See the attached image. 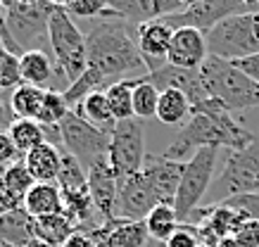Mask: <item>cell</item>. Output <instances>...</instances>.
<instances>
[{
  "mask_svg": "<svg viewBox=\"0 0 259 247\" xmlns=\"http://www.w3.org/2000/svg\"><path fill=\"white\" fill-rule=\"evenodd\" d=\"M86 69L112 83L128 72L143 69L148 74L138 50V26L121 19H105L86 33Z\"/></svg>",
  "mask_w": 259,
  "mask_h": 247,
  "instance_id": "1",
  "label": "cell"
},
{
  "mask_svg": "<svg viewBox=\"0 0 259 247\" xmlns=\"http://www.w3.org/2000/svg\"><path fill=\"white\" fill-rule=\"evenodd\" d=\"M257 133H252L231 114L228 110H212L190 114V119L183 124L181 133L176 136L164 157L174 162H188L197 150L202 147H228L231 152H240L254 143Z\"/></svg>",
  "mask_w": 259,
  "mask_h": 247,
  "instance_id": "2",
  "label": "cell"
},
{
  "mask_svg": "<svg viewBox=\"0 0 259 247\" xmlns=\"http://www.w3.org/2000/svg\"><path fill=\"white\" fill-rule=\"evenodd\" d=\"M48 40L53 48L57 74L69 81L71 86L74 81H79L83 76L88 67L86 36L74 24V19L64 12L62 3H55V8H53V15L48 22Z\"/></svg>",
  "mask_w": 259,
  "mask_h": 247,
  "instance_id": "3",
  "label": "cell"
},
{
  "mask_svg": "<svg viewBox=\"0 0 259 247\" xmlns=\"http://www.w3.org/2000/svg\"><path fill=\"white\" fill-rule=\"evenodd\" d=\"M207 93L219 100L231 114L240 110L259 107V83L247 79L240 69H236L226 60L207 57V62L200 67Z\"/></svg>",
  "mask_w": 259,
  "mask_h": 247,
  "instance_id": "4",
  "label": "cell"
},
{
  "mask_svg": "<svg viewBox=\"0 0 259 247\" xmlns=\"http://www.w3.org/2000/svg\"><path fill=\"white\" fill-rule=\"evenodd\" d=\"M207 53L217 60H243L259 53V12L226 17L204 33Z\"/></svg>",
  "mask_w": 259,
  "mask_h": 247,
  "instance_id": "5",
  "label": "cell"
},
{
  "mask_svg": "<svg viewBox=\"0 0 259 247\" xmlns=\"http://www.w3.org/2000/svg\"><path fill=\"white\" fill-rule=\"evenodd\" d=\"M5 5V19H8V29L12 33V40L17 48L24 53L29 50H46L50 45L48 40V22L53 15L55 3H3Z\"/></svg>",
  "mask_w": 259,
  "mask_h": 247,
  "instance_id": "6",
  "label": "cell"
},
{
  "mask_svg": "<svg viewBox=\"0 0 259 247\" xmlns=\"http://www.w3.org/2000/svg\"><path fill=\"white\" fill-rule=\"evenodd\" d=\"M217 160H219V150L202 147V150H197L186 162L179 192H176V200H174V212H176L181 223L188 221V216L197 209L200 200L212 188L214 171H217Z\"/></svg>",
  "mask_w": 259,
  "mask_h": 247,
  "instance_id": "7",
  "label": "cell"
},
{
  "mask_svg": "<svg viewBox=\"0 0 259 247\" xmlns=\"http://www.w3.org/2000/svg\"><path fill=\"white\" fill-rule=\"evenodd\" d=\"M259 192V133L250 147L228 155L224 171L214 181V202L219 205L228 197Z\"/></svg>",
  "mask_w": 259,
  "mask_h": 247,
  "instance_id": "8",
  "label": "cell"
},
{
  "mask_svg": "<svg viewBox=\"0 0 259 247\" xmlns=\"http://www.w3.org/2000/svg\"><path fill=\"white\" fill-rule=\"evenodd\" d=\"M148 157L145 152V131H143L141 119H126L117 121V126L110 133V152L107 160L114 169L119 181L128 176L141 174L143 162Z\"/></svg>",
  "mask_w": 259,
  "mask_h": 247,
  "instance_id": "9",
  "label": "cell"
},
{
  "mask_svg": "<svg viewBox=\"0 0 259 247\" xmlns=\"http://www.w3.org/2000/svg\"><path fill=\"white\" fill-rule=\"evenodd\" d=\"M60 131H62V147L74 155L86 171L100 160H105L110 152V133L95 128L71 110L60 121Z\"/></svg>",
  "mask_w": 259,
  "mask_h": 247,
  "instance_id": "10",
  "label": "cell"
},
{
  "mask_svg": "<svg viewBox=\"0 0 259 247\" xmlns=\"http://www.w3.org/2000/svg\"><path fill=\"white\" fill-rule=\"evenodd\" d=\"M245 12H259V3H250V0H193L183 12L164 17V22L171 29L190 26V29L207 33L219 22H224L226 17L245 15Z\"/></svg>",
  "mask_w": 259,
  "mask_h": 247,
  "instance_id": "11",
  "label": "cell"
},
{
  "mask_svg": "<svg viewBox=\"0 0 259 247\" xmlns=\"http://www.w3.org/2000/svg\"><path fill=\"white\" fill-rule=\"evenodd\" d=\"M148 81L155 88H159V90H166V88L181 90L183 95L188 97L193 112L200 110L202 105H207L212 100V95H209L207 88H204L200 69H197V72H193V69H179V67H171V64L166 62L164 67H159L157 72L148 74Z\"/></svg>",
  "mask_w": 259,
  "mask_h": 247,
  "instance_id": "12",
  "label": "cell"
},
{
  "mask_svg": "<svg viewBox=\"0 0 259 247\" xmlns=\"http://www.w3.org/2000/svg\"><path fill=\"white\" fill-rule=\"evenodd\" d=\"M159 205L157 195L152 192L150 183L143 174H134L119 181V200H117V216L126 221H145L150 212Z\"/></svg>",
  "mask_w": 259,
  "mask_h": 247,
  "instance_id": "13",
  "label": "cell"
},
{
  "mask_svg": "<svg viewBox=\"0 0 259 247\" xmlns=\"http://www.w3.org/2000/svg\"><path fill=\"white\" fill-rule=\"evenodd\" d=\"M183 169H186V162H174L164 155H148L145 157L141 174L145 176L152 192L157 195L159 205H171L174 207Z\"/></svg>",
  "mask_w": 259,
  "mask_h": 247,
  "instance_id": "14",
  "label": "cell"
},
{
  "mask_svg": "<svg viewBox=\"0 0 259 247\" xmlns=\"http://www.w3.org/2000/svg\"><path fill=\"white\" fill-rule=\"evenodd\" d=\"M88 192H91V200H93V207L100 216V221L117 219L119 178L114 169L110 167L107 157L88 169Z\"/></svg>",
  "mask_w": 259,
  "mask_h": 247,
  "instance_id": "15",
  "label": "cell"
},
{
  "mask_svg": "<svg viewBox=\"0 0 259 247\" xmlns=\"http://www.w3.org/2000/svg\"><path fill=\"white\" fill-rule=\"evenodd\" d=\"M207 57H209V53H207V38H204L202 31L190 29V26L174 29L169 55H166V62L171 67L197 72L207 62Z\"/></svg>",
  "mask_w": 259,
  "mask_h": 247,
  "instance_id": "16",
  "label": "cell"
},
{
  "mask_svg": "<svg viewBox=\"0 0 259 247\" xmlns=\"http://www.w3.org/2000/svg\"><path fill=\"white\" fill-rule=\"evenodd\" d=\"M171 36L174 29L164 19H152V22H145V24L138 26V50H141L148 74L157 72L159 67L166 64Z\"/></svg>",
  "mask_w": 259,
  "mask_h": 247,
  "instance_id": "17",
  "label": "cell"
},
{
  "mask_svg": "<svg viewBox=\"0 0 259 247\" xmlns=\"http://www.w3.org/2000/svg\"><path fill=\"white\" fill-rule=\"evenodd\" d=\"M98 247H148L150 233L145 221H126V219H112L100 223L91 231Z\"/></svg>",
  "mask_w": 259,
  "mask_h": 247,
  "instance_id": "18",
  "label": "cell"
},
{
  "mask_svg": "<svg viewBox=\"0 0 259 247\" xmlns=\"http://www.w3.org/2000/svg\"><path fill=\"white\" fill-rule=\"evenodd\" d=\"M19 72H22V83L36 86L40 90H50L57 67L53 64V57L46 50H29L19 57Z\"/></svg>",
  "mask_w": 259,
  "mask_h": 247,
  "instance_id": "19",
  "label": "cell"
},
{
  "mask_svg": "<svg viewBox=\"0 0 259 247\" xmlns=\"http://www.w3.org/2000/svg\"><path fill=\"white\" fill-rule=\"evenodd\" d=\"M22 207L26 209V214L31 219H40V216H50V214H64L62 190H60L57 183H33V188L24 197Z\"/></svg>",
  "mask_w": 259,
  "mask_h": 247,
  "instance_id": "20",
  "label": "cell"
},
{
  "mask_svg": "<svg viewBox=\"0 0 259 247\" xmlns=\"http://www.w3.org/2000/svg\"><path fill=\"white\" fill-rule=\"evenodd\" d=\"M60 160H62V150H57L48 143L38 145V147H33L31 152L24 155V164H26L36 183H57Z\"/></svg>",
  "mask_w": 259,
  "mask_h": 247,
  "instance_id": "21",
  "label": "cell"
},
{
  "mask_svg": "<svg viewBox=\"0 0 259 247\" xmlns=\"http://www.w3.org/2000/svg\"><path fill=\"white\" fill-rule=\"evenodd\" d=\"M71 112L79 114L81 119H86L88 124H93L95 128L105 131V133H112V128L117 126V119H114L110 105H107L105 90H100V93H91V95L83 97L76 107H71Z\"/></svg>",
  "mask_w": 259,
  "mask_h": 247,
  "instance_id": "22",
  "label": "cell"
},
{
  "mask_svg": "<svg viewBox=\"0 0 259 247\" xmlns=\"http://www.w3.org/2000/svg\"><path fill=\"white\" fill-rule=\"evenodd\" d=\"M31 238H33V219L26 214L24 207L0 216V242L12 247H26V242Z\"/></svg>",
  "mask_w": 259,
  "mask_h": 247,
  "instance_id": "23",
  "label": "cell"
},
{
  "mask_svg": "<svg viewBox=\"0 0 259 247\" xmlns=\"http://www.w3.org/2000/svg\"><path fill=\"white\" fill-rule=\"evenodd\" d=\"M141 79H119L105 88V97L117 121L136 119L134 117V88Z\"/></svg>",
  "mask_w": 259,
  "mask_h": 247,
  "instance_id": "24",
  "label": "cell"
},
{
  "mask_svg": "<svg viewBox=\"0 0 259 247\" xmlns=\"http://www.w3.org/2000/svg\"><path fill=\"white\" fill-rule=\"evenodd\" d=\"M76 231L74 223L67 219L64 214H50L33 219V238L46 240L55 247H64V242L71 238V233Z\"/></svg>",
  "mask_w": 259,
  "mask_h": 247,
  "instance_id": "25",
  "label": "cell"
},
{
  "mask_svg": "<svg viewBox=\"0 0 259 247\" xmlns=\"http://www.w3.org/2000/svg\"><path fill=\"white\" fill-rule=\"evenodd\" d=\"M193 114V107H190L188 97L183 95L176 88H166V90H159V105H157V117L162 124H181V121L190 119Z\"/></svg>",
  "mask_w": 259,
  "mask_h": 247,
  "instance_id": "26",
  "label": "cell"
},
{
  "mask_svg": "<svg viewBox=\"0 0 259 247\" xmlns=\"http://www.w3.org/2000/svg\"><path fill=\"white\" fill-rule=\"evenodd\" d=\"M179 226H181V221L171 205H157V207L150 212L148 219H145V228H148L150 238L157 240V242H164V245H166V240L176 233Z\"/></svg>",
  "mask_w": 259,
  "mask_h": 247,
  "instance_id": "27",
  "label": "cell"
},
{
  "mask_svg": "<svg viewBox=\"0 0 259 247\" xmlns=\"http://www.w3.org/2000/svg\"><path fill=\"white\" fill-rule=\"evenodd\" d=\"M57 185L62 192L74 190H86L88 188V171L81 167V162L62 150V160H60V176H57Z\"/></svg>",
  "mask_w": 259,
  "mask_h": 247,
  "instance_id": "28",
  "label": "cell"
},
{
  "mask_svg": "<svg viewBox=\"0 0 259 247\" xmlns=\"http://www.w3.org/2000/svg\"><path fill=\"white\" fill-rule=\"evenodd\" d=\"M10 140L15 143V147L22 155L26 152H31L33 147H38V145L46 143V136H43V126H40L38 121L33 119H17L8 131Z\"/></svg>",
  "mask_w": 259,
  "mask_h": 247,
  "instance_id": "29",
  "label": "cell"
},
{
  "mask_svg": "<svg viewBox=\"0 0 259 247\" xmlns=\"http://www.w3.org/2000/svg\"><path fill=\"white\" fill-rule=\"evenodd\" d=\"M43 95L46 90H40L36 86H29V83H22L12 90V110H15L17 119H33L38 117L40 103H43Z\"/></svg>",
  "mask_w": 259,
  "mask_h": 247,
  "instance_id": "30",
  "label": "cell"
},
{
  "mask_svg": "<svg viewBox=\"0 0 259 247\" xmlns=\"http://www.w3.org/2000/svg\"><path fill=\"white\" fill-rule=\"evenodd\" d=\"M159 105V88H155L148 81V74L141 76L138 86L134 88V117L136 119H150L157 114Z\"/></svg>",
  "mask_w": 259,
  "mask_h": 247,
  "instance_id": "31",
  "label": "cell"
},
{
  "mask_svg": "<svg viewBox=\"0 0 259 247\" xmlns=\"http://www.w3.org/2000/svg\"><path fill=\"white\" fill-rule=\"evenodd\" d=\"M0 181H3V185H5L19 202H24L26 192L31 190L33 183H36V181L31 178V174H29L26 164H24V160L10 164L8 169H3V171H0Z\"/></svg>",
  "mask_w": 259,
  "mask_h": 247,
  "instance_id": "32",
  "label": "cell"
},
{
  "mask_svg": "<svg viewBox=\"0 0 259 247\" xmlns=\"http://www.w3.org/2000/svg\"><path fill=\"white\" fill-rule=\"evenodd\" d=\"M67 114H69V107H67V103H64L62 93H60V90H55V88L46 90L36 121H38L40 126H57V124H60Z\"/></svg>",
  "mask_w": 259,
  "mask_h": 247,
  "instance_id": "33",
  "label": "cell"
},
{
  "mask_svg": "<svg viewBox=\"0 0 259 247\" xmlns=\"http://www.w3.org/2000/svg\"><path fill=\"white\" fill-rule=\"evenodd\" d=\"M224 207L233 209L238 216H243L245 221H259V192H247V195H236L219 202Z\"/></svg>",
  "mask_w": 259,
  "mask_h": 247,
  "instance_id": "34",
  "label": "cell"
},
{
  "mask_svg": "<svg viewBox=\"0 0 259 247\" xmlns=\"http://www.w3.org/2000/svg\"><path fill=\"white\" fill-rule=\"evenodd\" d=\"M62 8L69 17L100 19L107 10V0H71V3H62Z\"/></svg>",
  "mask_w": 259,
  "mask_h": 247,
  "instance_id": "35",
  "label": "cell"
},
{
  "mask_svg": "<svg viewBox=\"0 0 259 247\" xmlns=\"http://www.w3.org/2000/svg\"><path fill=\"white\" fill-rule=\"evenodd\" d=\"M166 247H200V238H197V228L190 223H181L176 233L166 240Z\"/></svg>",
  "mask_w": 259,
  "mask_h": 247,
  "instance_id": "36",
  "label": "cell"
},
{
  "mask_svg": "<svg viewBox=\"0 0 259 247\" xmlns=\"http://www.w3.org/2000/svg\"><path fill=\"white\" fill-rule=\"evenodd\" d=\"M238 247H259V221H243L233 235Z\"/></svg>",
  "mask_w": 259,
  "mask_h": 247,
  "instance_id": "37",
  "label": "cell"
},
{
  "mask_svg": "<svg viewBox=\"0 0 259 247\" xmlns=\"http://www.w3.org/2000/svg\"><path fill=\"white\" fill-rule=\"evenodd\" d=\"M15 121L17 114L12 110V90H0V133H8Z\"/></svg>",
  "mask_w": 259,
  "mask_h": 247,
  "instance_id": "38",
  "label": "cell"
},
{
  "mask_svg": "<svg viewBox=\"0 0 259 247\" xmlns=\"http://www.w3.org/2000/svg\"><path fill=\"white\" fill-rule=\"evenodd\" d=\"M24 160V155L15 147V143L10 140L8 133H0V171L3 169H8L10 164H15V162Z\"/></svg>",
  "mask_w": 259,
  "mask_h": 247,
  "instance_id": "39",
  "label": "cell"
},
{
  "mask_svg": "<svg viewBox=\"0 0 259 247\" xmlns=\"http://www.w3.org/2000/svg\"><path fill=\"white\" fill-rule=\"evenodd\" d=\"M231 64H233L236 69H240L247 79L259 83V53L257 55H250V57H243V60H233Z\"/></svg>",
  "mask_w": 259,
  "mask_h": 247,
  "instance_id": "40",
  "label": "cell"
},
{
  "mask_svg": "<svg viewBox=\"0 0 259 247\" xmlns=\"http://www.w3.org/2000/svg\"><path fill=\"white\" fill-rule=\"evenodd\" d=\"M22 207V202L12 195V192L3 185V181H0V216L8 214V212H15V209Z\"/></svg>",
  "mask_w": 259,
  "mask_h": 247,
  "instance_id": "41",
  "label": "cell"
},
{
  "mask_svg": "<svg viewBox=\"0 0 259 247\" xmlns=\"http://www.w3.org/2000/svg\"><path fill=\"white\" fill-rule=\"evenodd\" d=\"M26 247H55V245H50V242H46V240L31 238V240H29V242H26Z\"/></svg>",
  "mask_w": 259,
  "mask_h": 247,
  "instance_id": "42",
  "label": "cell"
},
{
  "mask_svg": "<svg viewBox=\"0 0 259 247\" xmlns=\"http://www.w3.org/2000/svg\"><path fill=\"white\" fill-rule=\"evenodd\" d=\"M217 247H238V245L233 242V238H226V240H221V242H219Z\"/></svg>",
  "mask_w": 259,
  "mask_h": 247,
  "instance_id": "43",
  "label": "cell"
},
{
  "mask_svg": "<svg viewBox=\"0 0 259 247\" xmlns=\"http://www.w3.org/2000/svg\"><path fill=\"white\" fill-rule=\"evenodd\" d=\"M0 247H12V245H5V242H0Z\"/></svg>",
  "mask_w": 259,
  "mask_h": 247,
  "instance_id": "44",
  "label": "cell"
},
{
  "mask_svg": "<svg viewBox=\"0 0 259 247\" xmlns=\"http://www.w3.org/2000/svg\"><path fill=\"white\" fill-rule=\"evenodd\" d=\"M200 247H209V245H200Z\"/></svg>",
  "mask_w": 259,
  "mask_h": 247,
  "instance_id": "45",
  "label": "cell"
}]
</instances>
